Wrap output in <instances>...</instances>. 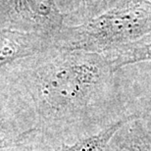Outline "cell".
<instances>
[{
  "label": "cell",
  "mask_w": 151,
  "mask_h": 151,
  "mask_svg": "<svg viewBox=\"0 0 151 151\" xmlns=\"http://www.w3.org/2000/svg\"><path fill=\"white\" fill-rule=\"evenodd\" d=\"M15 8L37 29L38 34L54 41L64 27V15L54 0H14Z\"/></svg>",
  "instance_id": "cell-3"
},
{
  "label": "cell",
  "mask_w": 151,
  "mask_h": 151,
  "mask_svg": "<svg viewBox=\"0 0 151 151\" xmlns=\"http://www.w3.org/2000/svg\"><path fill=\"white\" fill-rule=\"evenodd\" d=\"M151 32V2L123 0L109 10L75 27H65L55 39L67 51L103 54Z\"/></svg>",
  "instance_id": "cell-2"
},
{
  "label": "cell",
  "mask_w": 151,
  "mask_h": 151,
  "mask_svg": "<svg viewBox=\"0 0 151 151\" xmlns=\"http://www.w3.org/2000/svg\"><path fill=\"white\" fill-rule=\"evenodd\" d=\"M113 73L101 54L68 51L37 68L35 94L45 111L63 114L81 107L103 90Z\"/></svg>",
  "instance_id": "cell-1"
},
{
  "label": "cell",
  "mask_w": 151,
  "mask_h": 151,
  "mask_svg": "<svg viewBox=\"0 0 151 151\" xmlns=\"http://www.w3.org/2000/svg\"><path fill=\"white\" fill-rule=\"evenodd\" d=\"M46 40V37L38 34L24 35L10 32L2 34L0 35V66L35 52Z\"/></svg>",
  "instance_id": "cell-4"
},
{
  "label": "cell",
  "mask_w": 151,
  "mask_h": 151,
  "mask_svg": "<svg viewBox=\"0 0 151 151\" xmlns=\"http://www.w3.org/2000/svg\"><path fill=\"white\" fill-rule=\"evenodd\" d=\"M131 118L123 119L108 126L96 134L90 135L88 137L77 141L72 145H64L59 151H105L106 147L112 139L114 134L129 121Z\"/></svg>",
  "instance_id": "cell-6"
},
{
  "label": "cell",
  "mask_w": 151,
  "mask_h": 151,
  "mask_svg": "<svg viewBox=\"0 0 151 151\" xmlns=\"http://www.w3.org/2000/svg\"><path fill=\"white\" fill-rule=\"evenodd\" d=\"M147 1H149V2H151V0H147Z\"/></svg>",
  "instance_id": "cell-10"
},
{
  "label": "cell",
  "mask_w": 151,
  "mask_h": 151,
  "mask_svg": "<svg viewBox=\"0 0 151 151\" xmlns=\"http://www.w3.org/2000/svg\"><path fill=\"white\" fill-rule=\"evenodd\" d=\"M126 149L128 151H151V145L143 138L134 137L127 144Z\"/></svg>",
  "instance_id": "cell-8"
},
{
  "label": "cell",
  "mask_w": 151,
  "mask_h": 151,
  "mask_svg": "<svg viewBox=\"0 0 151 151\" xmlns=\"http://www.w3.org/2000/svg\"><path fill=\"white\" fill-rule=\"evenodd\" d=\"M103 56L109 62L114 72L127 65L139 62H151V32L137 41L109 51L103 54Z\"/></svg>",
  "instance_id": "cell-5"
},
{
  "label": "cell",
  "mask_w": 151,
  "mask_h": 151,
  "mask_svg": "<svg viewBox=\"0 0 151 151\" xmlns=\"http://www.w3.org/2000/svg\"><path fill=\"white\" fill-rule=\"evenodd\" d=\"M6 145H7V144H6L5 141L0 140V148H1V147H4V146H6Z\"/></svg>",
  "instance_id": "cell-9"
},
{
  "label": "cell",
  "mask_w": 151,
  "mask_h": 151,
  "mask_svg": "<svg viewBox=\"0 0 151 151\" xmlns=\"http://www.w3.org/2000/svg\"><path fill=\"white\" fill-rule=\"evenodd\" d=\"M121 1L123 0H81L80 13L83 23L109 10Z\"/></svg>",
  "instance_id": "cell-7"
}]
</instances>
